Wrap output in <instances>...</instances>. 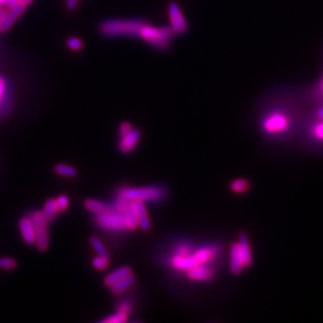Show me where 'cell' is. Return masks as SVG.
Wrapping results in <instances>:
<instances>
[{
  "label": "cell",
  "instance_id": "obj_1",
  "mask_svg": "<svg viewBox=\"0 0 323 323\" xmlns=\"http://www.w3.org/2000/svg\"><path fill=\"white\" fill-rule=\"evenodd\" d=\"M144 21L140 19H107L103 21L99 30L104 37H138L139 30Z\"/></svg>",
  "mask_w": 323,
  "mask_h": 323
},
{
  "label": "cell",
  "instance_id": "obj_2",
  "mask_svg": "<svg viewBox=\"0 0 323 323\" xmlns=\"http://www.w3.org/2000/svg\"><path fill=\"white\" fill-rule=\"evenodd\" d=\"M175 36L171 26H154L143 23L138 37L158 51H167Z\"/></svg>",
  "mask_w": 323,
  "mask_h": 323
},
{
  "label": "cell",
  "instance_id": "obj_3",
  "mask_svg": "<svg viewBox=\"0 0 323 323\" xmlns=\"http://www.w3.org/2000/svg\"><path fill=\"white\" fill-rule=\"evenodd\" d=\"M252 263V253L248 238L245 234L239 236V240L231 246L230 270L233 274H239Z\"/></svg>",
  "mask_w": 323,
  "mask_h": 323
},
{
  "label": "cell",
  "instance_id": "obj_4",
  "mask_svg": "<svg viewBox=\"0 0 323 323\" xmlns=\"http://www.w3.org/2000/svg\"><path fill=\"white\" fill-rule=\"evenodd\" d=\"M120 197L127 200L157 201L165 196V190L158 186H147L138 188H125L120 191Z\"/></svg>",
  "mask_w": 323,
  "mask_h": 323
},
{
  "label": "cell",
  "instance_id": "obj_5",
  "mask_svg": "<svg viewBox=\"0 0 323 323\" xmlns=\"http://www.w3.org/2000/svg\"><path fill=\"white\" fill-rule=\"evenodd\" d=\"M36 233V245L40 251H46L50 245V233H48V221L42 212H34L30 215Z\"/></svg>",
  "mask_w": 323,
  "mask_h": 323
},
{
  "label": "cell",
  "instance_id": "obj_6",
  "mask_svg": "<svg viewBox=\"0 0 323 323\" xmlns=\"http://www.w3.org/2000/svg\"><path fill=\"white\" fill-rule=\"evenodd\" d=\"M95 222L99 226H101V227L110 230L122 231L127 229L123 215L116 212L115 209H112V211L108 213L96 215Z\"/></svg>",
  "mask_w": 323,
  "mask_h": 323
},
{
  "label": "cell",
  "instance_id": "obj_7",
  "mask_svg": "<svg viewBox=\"0 0 323 323\" xmlns=\"http://www.w3.org/2000/svg\"><path fill=\"white\" fill-rule=\"evenodd\" d=\"M289 119L281 112H274L269 114L264 123V131L269 134H279L288 130Z\"/></svg>",
  "mask_w": 323,
  "mask_h": 323
},
{
  "label": "cell",
  "instance_id": "obj_8",
  "mask_svg": "<svg viewBox=\"0 0 323 323\" xmlns=\"http://www.w3.org/2000/svg\"><path fill=\"white\" fill-rule=\"evenodd\" d=\"M169 17L171 27L174 30L175 35H181L186 33L188 29L187 21L180 10V7L175 2L169 5Z\"/></svg>",
  "mask_w": 323,
  "mask_h": 323
},
{
  "label": "cell",
  "instance_id": "obj_9",
  "mask_svg": "<svg viewBox=\"0 0 323 323\" xmlns=\"http://www.w3.org/2000/svg\"><path fill=\"white\" fill-rule=\"evenodd\" d=\"M170 265L177 271H188L189 269L199 265L196 261L192 252L189 254H178L175 253L170 258Z\"/></svg>",
  "mask_w": 323,
  "mask_h": 323
},
{
  "label": "cell",
  "instance_id": "obj_10",
  "mask_svg": "<svg viewBox=\"0 0 323 323\" xmlns=\"http://www.w3.org/2000/svg\"><path fill=\"white\" fill-rule=\"evenodd\" d=\"M131 208L135 214L139 227L143 230H149L151 227V223L149 219V215L145 209L144 202L140 200H131Z\"/></svg>",
  "mask_w": 323,
  "mask_h": 323
},
{
  "label": "cell",
  "instance_id": "obj_11",
  "mask_svg": "<svg viewBox=\"0 0 323 323\" xmlns=\"http://www.w3.org/2000/svg\"><path fill=\"white\" fill-rule=\"evenodd\" d=\"M186 276L193 281H207L214 277V271L205 265H197L186 271Z\"/></svg>",
  "mask_w": 323,
  "mask_h": 323
},
{
  "label": "cell",
  "instance_id": "obj_12",
  "mask_svg": "<svg viewBox=\"0 0 323 323\" xmlns=\"http://www.w3.org/2000/svg\"><path fill=\"white\" fill-rule=\"evenodd\" d=\"M141 133L139 130L136 129H132V130L127 133L126 135L122 136V140L119 142V150L123 153H129L131 152L138 143L140 139Z\"/></svg>",
  "mask_w": 323,
  "mask_h": 323
},
{
  "label": "cell",
  "instance_id": "obj_13",
  "mask_svg": "<svg viewBox=\"0 0 323 323\" xmlns=\"http://www.w3.org/2000/svg\"><path fill=\"white\" fill-rule=\"evenodd\" d=\"M19 228L21 235L24 241L28 245H33L36 243V233L33 222H31L29 217L22 218L19 222Z\"/></svg>",
  "mask_w": 323,
  "mask_h": 323
},
{
  "label": "cell",
  "instance_id": "obj_14",
  "mask_svg": "<svg viewBox=\"0 0 323 323\" xmlns=\"http://www.w3.org/2000/svg\"><path fill=\"white\" fill-rule=\"evenodd\" d=\"M219 249L216 246H205L193 251L192 254L195 256L196 261L199 265H205L212 262L214 258L218 255Z\"/></svg>",
  "mask_w": 323,
  "mask_h": 323
},
{
  "label": "cell",
  "instance_id": "obj_15",
  "mask_svg": "<svg viewBox=\"0 0 323 323\" xmlns=\"http://www.w3.org/2000/svg\"><path fill=\"white\" fill-rule=\"evenodd\" d=\"M135 280H136V277L133 275V273H131L130 275H128V276L122 278L120 280L115 282L112 287H110L112 294H114V295L123 294L126 290H128L129 288L132 287V285H134Z\"/></svg>",
  "mask_w": 323,
  "mask_h": 323
},
{
  "label": "cell",
  "instance_id": "obj_16",
  "mask_svg": "<svg viewBox=\"0 0 323 323\" xmlns=\"http://www.w3.org/2000/svg\"><path fill=\"white\" fill-rule=\"evenodd\" d=\"M132 273V270L129 268V267H123V268H119V269H117V270H115V271H113V272H111L109 275H107L106 277H105V279H104V281H105V285L107 286V287H112L113 285H114L115 282H117L118 280H120L122 278H124V277H126V276H128V275H130V274Z\"/></svg>",
  "mask_w": 323,
  "mask_h": 323
},
{
  "label": "cell",
  "instance_id": "obj_17",
  "mask_svg": "<svg viewBox=\"0 0 323 323\" xmlns=\"http://www.w3.org/2000/svg\"><path fill=\"white\" fill-rule=\"evenodd\" d=\"M84 206L87 211H89L95 215L108 213V212L112 211V209H114L112 206H110L106 203H103V202L98 201V200H93V199L86 200L84 203Z\"/></svg>",
  "mask_w": 323,
  "mask_h": 323
},
{
  "label": "cell",
  "instance_id": "obj_18",
  "mask_svg": "<svg viewBox=\"0 0 323 323\" xmlns=\"http://www.w3.org/2000/svg\"><path fill=\"white\" fill-rule=\"evenodd\" d=\"M42 213L44 214V216L46 217V219L48 221L53 220L56 217V215L59 213L58 206H57V200L56 199H48L44 204Z\"/></svg>",
  "mask_w": 323,
  "mask_h": 323
},
{
  "label": "cell",
  "instance_id": "obj_19",
  "mask_svg": "<svg viewBox=\"0 0 323 323\" xmlns=\"http://www.w3.org/2000/svg\"><path fill=\"white\" fill-rule=\"evenodd\" d=\"M123 217H124V221H125V225H126V228L129 229V230H135L137 229L138 227V221H137V218L135 216V214L133 213L132 208L128 209L127 212L123 213L122 214Z\"/></svg>",
  "mask_w": 323,
  "mask_h": 323
},
{
  "label": "cell",
  "instance_id": "obj_20",
  "mask_svg": "<svg viewBox=\"0 0 323 323\" xmlns=\"http://www.w3.org/2000/svg\"><path fill=\"white\" fill-rule=\"evenodd\" d=\"M90 244H91L92 248L94 249V251L98 253V255L109 258V252L107 251L105 245L102 243V240L98 236H91L90 237Z\"/></svg>",
  "mask_w": 323,
  "mask_h": 323
},
{
  "label": "cell",
  "instance_id": "obj_21",
  "mask_svg": "<svg viewBox=\"0 0 323 323\" xmlns=\"http://www.w3.org/2000/svg\"><path fill=\"white\" fill-rule=\"evenodd\" d=\"M55 172L60 175V176H63V177H69V178H71V177H75L76 176V170L72 167H69L67 165H63V164H60V165H57L55 167Z\"/></svg>",
  "mask_w": 323,
  "mask_h": 323
},
{
  "label": "cell",
  "instance_id": "obj_22",
  "mask_svg": "<svg viewBox=\"0 0 323 323\" xmlns=\"http://www.w3.org/2000/svg\"><path fill=\"white\" fill-rule=\"evenodd\" d=\"M250 184L247 180L245 179H237V180H234L231 184H230V188L232 191L236 192V193H241V192H245L248 190Z\"/></svg>",
  "mask_w": 323,
  "mask_h": 323
},
{
  "label": "cell",
  "instance_id": "obj_23",
  "mask_svg": "<svg viewBox=\"0 0 323 323\" xmlns=\"http://www.w3.org/2000/svg\"><path fill=\"white\" fill-rule=\"evenodd\" d=\"M128 316H129V314L120 312V311H117L116 314L111 315L108 318H105L104 320H102V322L103 323H122V322H126L127 321Z\"/></svg>",
  "mask_w": 323,
  "mask_h": 323
},
{
  "label": "cell",
  "instance_id": "obj_24",
  "mask_svg": "<svg viewBox=\"0 0 323 323\" xmlns=\"http://www.w3.org/2000/svg\"><path fill=\"white\" fill-rule=\"evenodd\" d=\"M83 41L77 37H70L66 40V46L71 52H78L83 48Z\"/></svg>",
  "mask_w": 323,
  "mask_h": 323
},
{
  "label": "cell",
  "instance_id": "obj_25",
  "mask_svg": "<svg viewBox=\"0 0 323 323\" xmlns=\"http://www.w3.org/2000/svg\"><path fill=\"white\" fill-rule=\"evenodd\" d=\"M92 266L98 270H105L109 266V258L104 256H96L92 260Z\"/></svg>",
  "mask_w": 323,
  "mask_h": 323
},
{
  "label": "cell",
  "instance_id": "obj_26",
  "mask_svg": "<svg viewBox=\"0 0 323 323\" xmlns=\"http://www.w3.org/2000/svg\"><path fill=\"white\" fill-rule=\"evenodd\" d=\"M312 134L316 139L323 141V117L319 118V122L313 127Z\"/></svg>",
  "mask_w": 323,
  "mask_h": 323
},
{
  "label": "cell",
  "instance_id": "obj_27",
  "mask_svg": "<svg viewBox=\"0 0 323 323\" xmlns=\"http://www.w3.org/2000/svg\"><path fill=\"white\" fill-rule=\"evenodd\" d=\"M17 267V262L10 257H0V269L13 270Z\"/></svg>",
  "mask_w": 323,
  "mask_h": 323
},
{
  "label": "cell",
  "instance_id": "obj_28",
  "mask_svg": "<svg viewBox=\"0 0 323 323\" xmlns=\"http://www.w3.org/2000/svg\"><path fill=\"white\" fill-rule=\"evenodd\" d=\"M57 206H58V211L59 213H62V212H65L68 205H69V199H68V196L66 195H61L59 196L57 199Z\"/></svg>",
  "mask_w": 323,
  "mask_h": 323
},
{
  "label": "cell",
  "instance_id": "obj_29",
  "mask_svg": "<svg viewBox=\"0 0 323 323\" xmlns=\"http://www.w3.org/2000/svg\"><path fill=\"white\" fill-rule=\"evenodd\" d=\"M132 129H133V127H132L131 124H129V123H127V122L123 123V124L119 126V134H120V136L126 135L127 133L130 132V131L132 130Z\"/></svg>",
  "mask_w": 323,
  "mask_h": 323
},
{
  "label": "cell",
  "instance_id": "obj_30",
  "mask_svg": "<svg viewBox=\"0 0 323 323\" xmlns=\"http://www.w3.org/2000/svg\"><path fill=\"white\" fill-rule=\"evenodd\" d=\"M118 311L124 312V313H127V314H130V312H131V304L129 303V302H127V301H123V302L119 304Z\"/></svg>",
  "mask_w": 323,
  "mask_h": 323
},
{
  "label": "cell",
  "instance_id": "obj_31",
  "mask_svg": "<svg viewBox=\"0 0 323 323\" xmlns=\"http://www.w3.org/2000/svg\"><path fill=\"white\" fill-rule=\"evenodd\" d=\"M6 87H7V82L5 77L0 76V102H2L3 100V96L5 94V91H6Z\"/></svg>",
  "mask_w": 323,
  "mask_h": 323
},
{
  "label": "cell",
  "instance_id": "obj_32",
  "mask_svg": "<svg viewBox=\"0 0 323 323\" xmlns=\"http://www.w3.org/2000/svg\"><path fill=\"white\" fill-rule=\"evenodd\" d=\"M77 3H78V0H66V8L68 10L72 11L77 6Z\"/></svg>",
  "mask_w": 323,
  "mask_h": 323
},
{
  "label": "cell",
  "instance_id": "obj_33",
  "mask_svg": "<svg viewBox=\"0 0 323 323\" xmlns=\"http://www.w3.org/2000/svg\"><path fill=\"white\" fill-rule=\"evenodd\" d=\"M7 10L6 9H3V8H0V24H2V22H3V20H4V18L6 17V15H7Z\"/></svg>",
  "mask_w": 323,
  "mask_h": 323
},
{
  "label": "cell",
  "instance_id": "obj_34",
  "mask_svg": "<svg viewBox=\"0 0 323 323\" xmlns=\"http://www.w3.org/2000/svg\"><path fill=\"white\" fill-rule=\"evenodd\" d=\"M16 2H17V3H18V0H16Z\"/></svg>",
  "mask_w": 323,
  "mask_h": 323
},
{
  "label": "cell",
  "instance_id": "obj_35",
  "mask_svg": "<svg viewBox=\"0 0 323 323\" xmlns=\"http://www.w3.org/2000/svg\"><path fill=\"white\" fill-rule=\"evenodd\" d=\"M0 7H2V6H0Z\"/></svg>",
  "mask_w": 323,
  "mask_h": 323
}]
</instances>
